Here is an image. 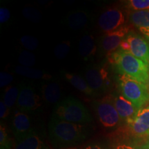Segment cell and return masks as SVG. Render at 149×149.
I'll list each match as a JSON object with an SVG mask.
<instances>
[{
  "instance_id": "obj_1",
  "label": "cell",
  "mask_w": 149,
  "mask_h": 149,
  "mask_svg": "<svg viewBox=\"0 0 149 149\" xmlns=\"http://www.w3.org/2000/svg\"><path fill=\"white\" fill-rule=\"evenodd\" d=\"M91 124H74L52 116L48 124V135L56 149L74 147L86 140L92 132Z\"/></svg>"
},
{
  "instance_id": "obj_2",
  "label": "cell",
  "mask_w": 149,
  "mask_h": 149,
  "mask_svg": "<svg viewBox=\"0 0 149 149\" xmlns=\"http://www.w3.org/2000/svg\"><path fill=\"white\" fill-rule=\"evenodd\" d=\"M108 57L118 74L126 75L147 85L149 66L144 61L120 48L108 55Z\"/></svg>"
},
{
  "instance_id": "obj_3",
  "label": "cell",
  "mask_w": 149,
  "mask_h": 149,
  "mask_svg": "<svg viewBox=\"0 0 149 149\" xmlns=\"http://www.w3.org/2000/svg\"><path fill=\"white\" fill-rule=\"evenodd\" d=\"M53 116L74 124H91L93 122L92 116L85 106L72 97H68L56 104Z\"/></svg>"
},
{
  "instance_id": "obj_4",
  "label": "cell",
  "mask_w": 149,
  "mask_h": 149,
  "mask_svg": "<svg viewBox=\"0 0 149 149\" xmlns=\"http://www.w3.org/2000/svg\"><path fill=\"white\" fill-rule=\"evenodd\" d=\"M117 82L121 94L137 109L139 110L148 105L149 90L146 84L122 74H118Z\"/></svg>"
},
{
  "instance_id": "obj_5",
  "label": "cell",
  "mask_w": 149,
  "mask_h": 149,
  "mask_svg": "<svg viewBox=\"0 0 149 149\" xmlns=\"http://www.w3.org/2000/svg\"><path fill=\"white\" fill-rule=\"evenodd\" d=\"M93 109L100 124L105 129L114 130L123 124L113 104L111 94L94 101Z\"/></svg>"
},
{
  "instance_id": "obj_6",
  "label": "cell",
  "mask_w": 149,
  "mask_h": 149,
  "mask_svg": "<svg viewBox=\"0 0 149 149\" xmlns=\"http://www.w3.org/2000/svg\"><path fill=\"white\" fill-rule=\"evenodd\" d=\"M128 13L117 6L104 9L97 19V25L104 33L117 31L127 25Z\"/></svg>"
},
{
  "instance_id": "obj_7",
  "label": "cell",
  "mask_w": 149,
  "mask_h": 149,
  "mask_svg": "<svg viewBox=\"0 0 149 149\" xmlns=\"http://www.w3.org/2000/svg\"><path fill=\"white\" fill-rule=\"evenodd\" d=\"M84 77L89 86L96 94L104 93L111 85L109 69L107 66L91 64L85 69Z\"/></svg>"
},
{
  "instance_id": "obj_8",
  "label": "cell",
  "mask_w": 149,
  "mask_h": 149,
  "mask_svg": "<svg viewBox=\"0 0 149 149\" xmlns=\"http://www.w3.org/2000/svg\"><path fill=\"white\" fill-rule=\"evenodd\" d=\"M120 48L143 61L149 66V42L144 37L131 31L123 40Z\"/></svg>"
},
{
  "instance_id": "obj_9",
  "label": "cell",
  "mask_w": 149,
  "mask_h": 149,
  "mask_svg": "<svg viewBox=\"0 0 149 149\" xmlns=\"http://www.w3.org/2000/svg\"><path fill=\"white\" fill-rule=\"evenodd\" d=\"M19 111L24 113H35L42 107L40 96L31 85L22 83L19 86V96L17 102Z\"/></svg>"
},
{
  "instance_id": "obj_10",
  "label": "cell",
  "mask_w": 149,
  "mask_h": 149,
  "mask_svg": "<svg viewBox=\"0 0 149 149\" xmlns=\"http://www.w3.org/2000/svg\"><path fill=\"white\" fill-rule=\"evenodd\" d=\"M130 31H131L130 27L126 25L117 31L104 33L100 39L98 46L101 53L109 55L118 50Z\"/></svg>"
},
{
  "instance_id": "obj_11",
  "label": "cell",
  "mask_w": 149,
  "mask_h": 149,
  "mask_svg": "<svg viewBox=\"0 0 149 149\" xmlns=\"http://www.w3.org/2000/svg\"><path fill=\"white\" fill-rule=\"evenodd\" d=\"M126 124L134 137L139 138L149 137V104L139 109Z\"/></svg>"
},
{
  "instance_id": "obj_12",
  "label": "cell",
  "mask_w": 149,
  "mask_h": 149,
  "mask_svg": "<svg viewBox=\"0 0 149 149\" xmlns=\"http://www.w3.org/2000/svg\"><path fill=\"white\" fill-rule=\"evenodd\" d=\"M12 130L16 141L22 140L35 131L29 115L17 110L15 111L13 117Z\"/></svg>"
},
{
  "instance_id": "obj_13",
  "label": "cell",
  "mask_w": 149,
  "mask_h": 149,
  "mask_svg": "<svg viewBox=\"0 0 149 149\" xmlns=\"http://www.w3.org/2000/svg\"><path fill=\"white\" fill-rule=\"evenodd\" d=\"M91 19L90 11L84 9L70 10L63 19V23L73 31H79L88 25Z\"/></svg>"
},
{
  "instance_id": "obj_14",
  "label": "cell",
  "mask_w": 149,
  "mask_h": 149,
  "mask_svg": "<svg viewBox=\"0 0 149 149\" xmlns=\"http://www.w3.org/2000/svg\"><path fill=\"white\" fill-rule=\"evenodd\" d=\"M111 95L113 97V104L121 120L123 123L126 124L135 116L139 109H137L131 102L124 97L121 93H114Z\"/></svg>"
},
{
  "instance_id": "obj_15",
  "label": "cell",
  "mask_w": 149,
  "mask_h": 149,
  "mask_svg": "<svg viewBox=\"0 0 149 149\" xmlns=\"http://www.w3.org/2000/svg\"><path fill=\"white\" fill-rule=\"evenodd\" d=\"M128 13V21L149 42V10Z\"/></svg>"
},
{
  "instance_id": "obj_16",
  "label": "cell",
  "mask_w": 149,
  "mask_h": 149,
  "mask_svg": "<svg viewBox=\"0 0 149 149\" xmlns=\"http://www.w3.org/2000/svg\"><path fill=\"white\" fill-rule=\"evenodd\" d=\"M97 51L95 39L92 34H85L79 42V53L84 60L92 59Z\"/></svg>"
},
{
  "instance_id": "obj_17",
  "label": "cell",
  "mask_w": 149,
  "mask_h": 149,
  "mask_svg": "<svg viewBox=\"0 0 149 149\" xmlns=\"http://www.w3.org/2000/svg\"><path fill=\"white\" fill-rule=\"evenodd\" d=\"M61 73L62 77L79 92L91 97L97 95L89 86L86 80L81 77V75L64 71V70H61Z\"/></svg>"
},
{
  "instance_id": "obj_18",
  "label": "cell",
  "mask_w": 149,
  "mask_h": 149,
  "mask_svg": "<svg viewBox=\"0 0 149 149\" xmlns=\"http://www.w3.org/2000/svg\"><path fill=\"white\" fill-rule=\"evenodd\" d=\"M42 98L50 104H57L60 101L61 90L60 85L56 81H50L44 84L42 88Z\"/></svg>"
},
{
  "instance_id": "obj_19",
  "label": "cell",
  "mask_w": 149,
  "mask_h": 149,
  "mask_svg": "<svg viewBox=\"0 0 149 149\" xmlns=\"http://www.w3.org/2000/svg\"><path fill=\"white\" fill-rule=\"evenodd\" d=\"M46 146L42 137L37 133L33 132L32 134L25 137L22 140L16 141L14 149H45Z\"/></svg>"
},
{
  "instance_id": "obj_20",
  "label": "cell",
  "mask_w": 149,
  "mask_h": 149,
  "mask_svg": "<svg viewBox=\"0 0 149 149\" xmlns=\"http://www.w3.org/2000/svg\"><path fill=\"white\" fill-rule=\"evenodd\" d=\"M15 72L19 75L33 79L50 80L52 79V75L45 70L33 68L31 67H26L19 65L15 68Z\"/></svg>"
},
{
  "instance_id": "obj_21",
  "label": "cell",
  "mask_w": 149,
  "mask_h": 149,
  "mask_svg": "<svg viewBox=\"0 0 149 149\" xmlns=\"http://www.w3.org/2000/svg\"><path fill=\"white\" fill-rule=\"evenodd\" d=\"M19 96V87L10 85L6 88L3 95V101L9 109L17 104Z\"/></svg>"
},
{
  "instance_id": "obj_22",
  "label": "cell",
  "mask_w": 149,
  "mask_h": 149,
  "mask_svg": "<svg viewBox=\"0 0 149 149\" xmlns=\"http://www.w3.org/2000/svg\"><path fill=\"white\" fill-rule=\"evenodd\" d=\"M124 4L128 12L149 10V0H128Z\"/></svg>"
},
{
  "instance_id": "obj_23",
  "label": "cell",
  "mask_w": 149,
  "mask_h": 149,
  "mask_svg": "<svg viewBox=\"0 0 149 149\" xmlns=\"http://www.w3.org/2000/svg\"><path fill=\"white\" fill-rule=\"evenodd\" d=\"M18 61L21 66L26 67H31L34 66L36 61V56L31 51H22L18 57Z\"/></svg>"
},
{
  "instance_id": "obj_24",
  "label": "cell",
  "mask_w": 149,
  "mask_h": 149,
  "mask_svg": "<svg viewBox=\"0 0 149 149\" xmlns=\"http://www.w3.org/2000/svg\"><path fill=\"white\" fill-rule=\"evenodd\" d=\"M22 15L26 19L33 23H38L42 21V16L37 8L33 7H25L22 10Z\"/></svg>"
},
{
  "instance_id": "obj_25",
  "label": "cell",
  "mask_w": 149,
  "mask_h": 149,
  "mask_svg": "<svg viewBox=\"0 0 149 149\" xmlns=\"http://www.w3.org/2000/svg\"><path fill=\"white\" fill-rule=\"evenodd\" d=\"M70 50V41H64L59 43L54 48V55L57 59H64L68 55Z\"/></svg>"
},
{
  "instance_id": "obj_26",
  "label": "cell",
  "mask_w": 149,
  "mask_h": 149,
  "mask_svg": "<svg viewBox=\"0 0 149 149\" xmlns=\"http://www.w3.org/2000/svg\"><path fill=\"white\" fill-rule=\"evenodd\" d=\"M20 43L27 51H32L36 50L39 46V41L32 35H24L20 38Z\"/></svg>"
},
{
  "instance_id": "obj_27",
  "label": "cell",
  "mask_w": 149,
  "mask_h": 149,
  "mask_svg": "<svg viewBox=\"0 0 149 149\" xmlns=\"http://www.w3.org/2000/svg\"><path fill=\"white\" fill-rule=\"evenodd\" d=\"M11 141L6 128L2 123L0 125V149H11Z\"/></svg>"
},
{
  "instance_id": "obj_28",
  "label": "cell",
  "mask_w": 149,
  "mask_h": 149,
  "mask_svg": "<svg viewBox=\"0 0 149 149\" xmlns=\"http://www.w3.org/2000/svg\"><path fill=\"white\" fill-rule=\"evenodd\" d=\"M13 76L6 72H1L0 73V87L3 88L8 86V85L13 81Z\"/></svg>"
},
{
  "instance_id": "obj_29",
  "label": "cell",
  "mask_w": 149,
  "mask_h": 149,
  "mask_svg": "<svg viewBox=\"0 0 149 149\" xmlns=\"http://www.w3.org/2000/svg\"><path fill=\"white\" fill-rule=\"evenodd\" d=\"M139 147L137 144L132 142H119L112 149H139Z\"/></svg>"
},
{
  "instance_id": "obj_30",
  "label": "cell",
  "mask_w": 149,
  "mask_h": 149,
  "mask_svg": "<svg viewBox=\"0 0 149 149\" xmlns=\"http://www.w3.org/2000/svg\"><path fill=\"white\" fill-rule=\"evenodd\" d=\"M10 18V13L7 8L1 7L0 8V23L1 24L6 23Z\"/></svg>"
},
{
  "instance_id": "obj_31",
  "label": "cell",
  "mask_w": 149,
  "mask_h": 149,
  "mask_svg": "<svg viewBox=\"0 0 149 149\" xmlns=\"http://www.w3.org/2000/svg\"><path fill=\"white\" fill-rule=\"evenodd\" d=\"M10 113V109L4 104L3 100L0 101V118L1 120L6 119Z\"/></svg>"
},
{
  "instance_id": "obj_32",
  "label": "cell",
  "mask_w": 149,
  "mask_h": 149,
  "mask_svg": "<svg viewBox=\"0 0 149 149\" xmlns=\"http://www.w3.org/2000/svg\"><path fill=\"white\" fill-rule=\"evenodd\" d=\"M84 149H109L106 144L102 142H94L87 145Z\"/></svg>"
},
{
  "instance_id": "obj_33",
  "label": "cell",
  "mask_w": 149,
  "mask_h": 149,
  "mask_svg": "<svg viewBox=\"0 0 149 149\" xmlns=\"http://www.w3.org/2000/svg\"><path fill=\"white\" fill-rule=\"evenodd\" d=\"M139 149H149V139L145 141L144 144L139 146Z\"/></svg>"
},
{
  "instance_id": "obj_34",
  "label": "cell",
  "mask_w": 149,
  "mask_h": 149,
  "mask_svg": "<svg viewBox=\"0 0 149 149\" xmlns=\"http://www.w3.org/2000/svg\"><path fill=\"white\" fill-rule=\"evenodd\" d=\"M63 149H79L77 147H70V148H63Z\"/></svg>"
},
{
  "instance_id": "obj_35",
  "label": "cell",
  "mask_w": 149,
  "mask_h": 149,
  "mask_svg": "<svg viewBox=\"0 0 149 149\" xmlns=\"http://www.w3.org/2000/svg\"><path fill=\"white\" fill-rule=\"evenodd\" d=\"M147 86H148V90H149V78H148V84H147Z\"/></svg>"
}]
</instances>
